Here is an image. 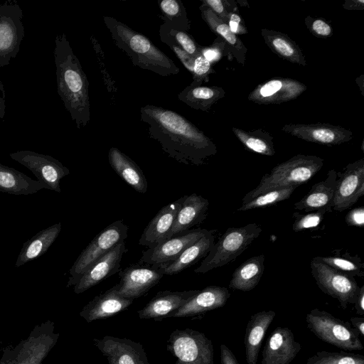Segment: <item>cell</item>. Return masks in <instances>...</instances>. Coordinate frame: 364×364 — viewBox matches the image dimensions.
Wrapping results in <instances>:
<instances>
[{
    "label": "cell",
    "mask_w": 364,
    "mask_h": 364,
    "mask_svg": "<svg viewBox=\"0 0 364 364\" xmlns=\"http://www.w3.org/2000/svg\"><path fill=\"white\" fill-rule=\"evenodd\" d=\"M301 350L288 327L278 326L270 333L262 352L261 364H290Z\"/></svg>",
    "instance_id": "18"
},
{
    "label": "cell",
    "mask_w": 364,
    "mask_h": 364,
    "mask_svg": "<svg viewBox=\"0 0 364 364\" xmlns=\"http://www.w3.org/2000/svg\"><path fill=\"white\" fill-rule=\"evenodd\" d=\"M264 270V255L250 257L235 270L229 287L242 291H251L259 284Z\"/></svg>",
    "instance_id": "31"
},
{
    "label": "cell",
    "mask_w": 364,
    "mask_h": 364,
    "mask_svg": "<svg viewBox=\"0 0 364 364\" xmlns=\"http://www.w3.org/2000/svg\"><path fill=\"white\" fill-rule=\"evenodd\" d=\"M129 227L123 220L109 225L82 251L70 269L68 287L75 285L81 275L99 258L128 237Z\"/></svg>",
    "instance_id": "8"
},
{
    "label": "cell",
    "mask_w": 364,
    "mask_h": 364,
    "mask_svg": "<svg viewBox=\"0 0 364 364\" xmlns=\"http://www.w3.org/2000/svg\"><path fill=\"white\" fill-rule=\"evenodd\" d=\"M225 94V90L218 86L190 85L178 95V98L194 109L208 112Z\"/></svg>",
    "instance_id": "34"
},
{
    "label": "cell",
    "mask_w": 364,
    "mask_h": 364,
    "mask_svg": "<svg viewBox=\"0 0 364 364\" xmlns=\"http://www.w3.org/2000/svg\"><path fill=\"white\" fill-rule=\"evenodd\" d=\"M221 364H240L232 351L225 344L220 346Z\"/></svg>",
    "instance_id": "50"
},
{
    "label": "cell",
    "mask_w": 364,
    "mask_h": 364,
    "mask_svg": "<svg viewBox=\"0 0 364 364\" xmlns=\"http://www.w3.org/2000/svg\"><path fill=\"white\" fill-rule=\"evenodd\" d=\"M323 166V159L318 156L297 154L264 175L258 186L245 194L242 204L272 189L289 186L296 188L311 179Z\"/></svg>",
    "instance_id": "4"
},
{
    "label": "cell",
    "mask_w": 364,
    "mask_h": 364,
    "mask_svg": "<svg viewBox=\"0 0 364 364\" xmlns=\"http://www.w3.org/2000/svg\"><path fill=\"white\" fill-rule=\"evenodd\" d=\"M311 33L317 37H329L332 35V28L325 20L316 18L309 22L306 20Z\"/></svg>",
    "instance_id": "47"
},
{
    "label": "cell",
    "mask_w": 364,
    "mask_h": 364,
    "mask_svg": "<svg viewBox=\"0 0 364 364\" xmlns=\"http://www.w3.org/2000/svg\"><path fill=\"white\" fill-rule=\"evenodd\" d=\"M164 275L159 266L131 265L119 271L120 281L117 284V292L124 298L134 300L157 284Z\"/></svg>",
    "instance_id": "14"
},
{
    "label": "cell",
    "mask_w": 364,
    "mask_h": 364,
    "mask_svg": "<svg viewBox=\"0 0 364 364\" xmlns=\"http://www.w3.org/2000/svg\"><path fill=\"white\" fill-rule=\"evenodd\" d=\"M213 230L191 229L166 239L153 248L142 252L139 264L164 266L173 262L190 245Z\"/></svg>",
    "instance_id": "12"
},
{
    "label": "cell",
    "mask_w": 364,
    "mask_h": 364,
    "mask_svg": "<svg viewBox=\"0 0 364 364\" xmlns=\"http://www.w3.org/2000/svg\"><path fill=\"white\" fill-rule=\"evenodd\" d=\"M41 183L18 170L0 163V191L14 195H30L43 189Z\"/></svg>",
    "instance_id": "32"
},
{
    "label": "cell",
    "mask_w": 364,
    "mask_h": 364,
    "mask_svg": "<svg viewBox=\"0 0 364 364\" xmlns=\"http://www.w3.org/2000/svg\"><path fill=\"white\" fill-rule=\"evenodd\" d=\"M159 6L164 23L171 28L186 32L191 29V21L181 0H161Z\"/></svg>",
    "instance_id": "37"
},
{
    "label": "cell",
    "mask_w": 364,
    "mask_h": 364,
    "mask_svg": "<svg viewBox=\"0 0 364 364\" xmlns=\"http://www.w3.org/2000/svg\"><path fill=\"white\" fill-rule=\"evenodd\" d=\"M345 221L349 226L363 228L364 207L360 206L350 210L345 217Z\"/></svg>",
    "instance_id": "48"
},
{
    "label": "cell",
    "mask_w": 364,
    "mask_h": 364,
    "mask_svg": "<svg viewBox=\"0 0 364 364\" xmlns=\"http://www.w3.org/2000/svg\"><path fill=\"white\" fill-rule=\"evenodd\" d=\"M159 31L169 36L190 55L196 58L201 54L203 46L198 44L186 31L171 28L165 23L160 26Z\"/></svg>",
    "instance_id": "41"
},
{
    "label": "cell",
    "mask_w": 364,
    "mask_h": 364,
    "mask_svg": "<svg viewBox=\"0 0 364 364\" xmlns=\"http://www.w3.org/2000/svg\"><path fill=\"white\" fill-rule=\"evenodd\" d=\"M326 213L323 210L309 212L304 215L294 213L295 220L292 225L293 230L294 232H299L317 227L323 220L324 215Z\"/></svg>",
    "instance_id": "42"
},
{
    "label": "cell",
    "mask_w": 364,
    "mask_h": 364,
    "mask_svg": "<svg viewBox=\"0 0 364 364\" xmlns=\"http://www.w3.org/2000/svg\"><path fill=\"white\" fill-rule=\"evenodd\" d=\"M215 232L216 230H213L190 245L173 262L164 266H159L162 273L164 275L178 274L205 257L215 243Z\"/></svg>",
    "instance_id": "29"
},
{
    "label": "cell",
    "mask_w": 364,
    "mask_h": 364,
    "mask_svg": "<svg viewBox=\"0 0 364 364\" xmlns=\"http://www.w3.org/2000/svg\"><path fill=\"white\" fill-rule=\"evenodd\" d=\"M230 296L228 288L208 286L193 296L186 304L167 315L166 318H183L200 315L223 307Z\"/></svg>",
    "instance_id": "20"
},
{
    "label": "cell",
    "mask_w": 364,
    "mask_h": 364,
    "mask_svg": "<svg viewBox=\"0 0 364 364\" xmlns=\"http://www.w3.org/2000/svg\"><path fill=\"white\" fill-rule=\"evenodd\" d=\"M337 178V172L330 170L326 179L315 183L308 193L294 204V208L307 213L319 210L331 212Z\"/></svg>",
    "instance_id": "25"
},
{
    "label": "cell",
    "mask_w": 364,
    "mask_h": 364,
    "mask_svg": "<svg viewBox=\"0 0 364 364\" xmlns=\"http://www.w3.org/2000/svg\"><path fill=\"white\" fill-rule=\"evenodd\" d=\"M212 68L211 63L207 60L202 54L198 55L194 60L192 72L193 81L191 85H201L203 82L208 81L209 75L215 73Z\"/></svg>",
    "instance_id": "43"
},
{
    "label": "cell",
    "mask_w": 364,
    "mask_h": 364,
    "mask_svg": "<svg viewBox=\"0 0 364 364\" xmlns=\"http://www.w3.org/2000/svg\"><path fill=\"white\" fill-rule=\"evenodd\" d=\"M337 176L333 209L342 212L364 195V159L350 163Z\"/></svg>",
    "instance_id": "13"
},
{
    "label": "cell",
    "mask_w": 364,
    "mask_h": 364,
    "mask_svg": "<svg viewBox=\"0 0 364 364\" xmlns=\"http://www.w3.org/2000/svg\"><path fill=\"white\" fill-rule=\"evenodd\" d=\"M186 196L164 206L144 228L139 240L140 245L153 248L165 240Z\"/></svg>",
    "instance_id": "21"
},
{
    "label": "cell",
    "mask_w": 364,
    "mask_h": 364,
    "mask_svg": "<svg viewBox=\"0 0 364 364\" xmlns=\"http://www.w3.org/2000/svg\"><path fill=\"white\" fill-rule=\"evenodd\" d=\"M306 364H364V356L348 351H318L308 358Z\"/></svg>",
    "instance_id": "40"
},
{
    "label": "cell",
    "mask_w": 364,
    "mask_h": 364,
    "mask_svg": "<svg viewBox=\"0 0 364 364\" xmlns=\"http://www.w3.org/2000/svg\"><path fill=\"white\" fill-rule=\"evenodd\" d=\"M199 9L202 18L210 29L225 42L228 55L235 58L237 63L244 65L247 49L243 43L231 31L228 23L216 16L207 6L202 4Z\"/></svg>",
    "instance_id": "27"
},
{
    "label": "cell",
    "mask_w": 364,
    "mask_h": 364,
    "mask_svg": "<svg viewBox=\"0 0 364 364\" xmlns=\"http://www.w3.org/2000/svg\"><path fill=\"white\" fill-rule=\"evenodd\" d=\"M159 36L161 42L166 44L171 50L176 54L183 66L191 73L193 72L194 65V57L190 55L183 49L175 43L169 36L164 32L159 31Z\"/></svg>",
    "instance_id": "44"
},
{
    "label": "cell",
    "mask_w": 364,
    "mask_h": 364,
    "mask_svg": "<svg viewBox=\"0 0 364 364\" xmlns=\"http://www.w3.org/2000/svg\"><path fill=\"white\" fill-rule=\"evenodd\" d=\"M282 130L304 141L326 146L341 144L353 137L350 130L326 123L289 124L284 125Z\"/></svg>",
    "instance_id": "15"
},
{
    "label": "cell",
    "mask_w": 364,
    "mask_h": 364,
    "mask_svg": "<svg viewBox=\"0 0 364 364\" xmlns=\"http://www.w3.org/2000/svg\"><path fill=\"white\" fill-rule=\"evenodd\" d=\"M141 120L148 124L150 138L176 161L200 166L217 153L213 141L185 117L173 110L147 105L140 109Z\"/></svg>",
    "instance_id": "1"
},
{
    "label": "cell",
    "mask_w": 364,
    "mask_h": 364,
    "mask_svg": "<svg viewBox=\"0 0 364 364\" xmlns=\"http://www.w3.org/2000/svg\"><path fill=\"white\" fill-rule=\"evenodd\" d=\"M103 19L114 44L126 53L134 65L164 77L179 73L174 62L147 37L114 17Z\"/></svg>",
    "instance_id": "3"
},
{
    "label": "cell",
    "mask_w": 364,
    "mask_h": 364,
    "mask_svg": "<svg viewBox=\"0 0 364 364\" xmlns=\"http://www.w3.org/2000/svg\"><path fill=\"white\" fill-rule=\"evenodd\" d=\"M132 302L133 299L124 298L118 294L116 284L94 297L84 306L80 314L87 323H90L112 316L127 309Z\"/></svg>",
    "instance_id": "22"
},
{
    "label": "cell",
    "mask_w": 364,
    "mask_h": 364,
    "mask_svg": "<svg viewBox=\"0 0 364 364\" xmlns=\"http://www.w3.org/2000/svg\"><path fill=\"white\" fill-rule=\"evenodd\" d=\"M343 7L348 10H363L364 9L363 0H346Z\"/></svg>",
    "instance_id": "53"
},
{
    "label": "cell",
    "mask_w": 364,
    "mask_h": 364,
    "mask_svg": "<svg viewBox=\"0 0 364 364\" xmlns=\"http://www.w3.org/2000/svg\"><path fill=\"white\" fill-rule=\"evenodd\" d=\"M208 206L209 201L202 196L196 193L186 196L166 240L203 223L206 218Z\"/></svg>",
    "instance_id": "24"
},
{
    "label": "cell",
    "mask_w": 364,
    "mask_h": 364,
    "mask_svg": "<svg viewBox=\"0 0 364 364\" xmlns=\"http://www.w3.org/2000/svg\"><path fill=\"white\" fill-rule=\"evenodd\" d=\"M51 335L31 336L23 344L12 364H41L55 343Z\"/></svg>",
    "instance_id": "35"
},
{
    "label": "cell",
    "mask_w": 364,
    "mask_h": 364,
    "mask_svg": "<svg viewBox=\"0 0 364 364\" xmlns=\"http://www.w3.org/2000/svg\"><path fill=\"white\" fill-rule=\"evenodd\" d=\"M309 331L322 341L346 351L363 349L359 334L351 325L317 308L306 316Z\"/></svg>",
    "instance_id": "6"
},
{
    "label": "cell",
    "mask_w": 364,
    "mask_h": 364,
    "mask_svg": "<svg viewBox=\"0 0 364 364\" xmlns=\"http://www.w3.org/2000/svg\"><path fill=\"white\" fill-rule=\"evenodd\" d=\"M10 157L29 169L43 188L61 192L60 180L70 173L69 169L51 156L30 150L9 154Z\"/></svg>",
    "instance_id": "11"
},
{
    "label": "cell",
    "mask_w": 364,
    "mask_h": 364,
    "mask_svg": "<svg viewBox=\"0 0 364 364\" xmlns=\"http://www.w3.org/2000/svg\"><path fill=\"white\" fill-rule=\"evenodd\" d=\"M6 114V101L4 97H0V118L3 119Z\"/></svg>",
    "instance_id": "54"
},
{
    "label": "cell",
    "mask_w": 364,
    "mask_h": 364,
    "mask_svg": "<svg viewBox=\"0 0 364 364\" xmlns=\"http://www.w3.org/2000/svg\"><path fill=\"white\" fill-rule=\"evenodd\" d=\"M232 132L248 149L262 155H274L273 138L268 132L263 130L249 132L235 127L232 128Z\"/></svg>",
    "instance_id": "36"
},
{
    "label": "cell",
    "mask_w": 364,
    "mask_h": 364,
    "mask_svg": "<svg viewBox=\"0 0 364 364\" xmlns=\"http://www.w3.org/2000/svg\"><path fill=\"white\" fill-rule=\"evenodd\" d=\"M307 87L298 80L277 77L259 85L248 95V100L259 105L281 104L297 98Z\"/></svg>",
    "instance_id": "16"
},
{
    "label": "cell",
    "mask_w": 364,
    "mask_h": 364,
    "mask_svg": "<svg viewBox=\"0 0 364 364\" xmlns=\"http://www.w3.org/2000/svg\"><path fill=\"white\" fill-rule=\"evenodd\" d=\"M228 25L231 31L236 36L237 34L242 35L247 33L245 22L241 16L235 12L230 14Z\"/></svg>",
    "instance_id": "49"
},
{
    "label": "cell",
    "mask_w": 364,
    "mask_h": 364,
    "mask_svg": "<svg viewBox=\"0 0 364 364\" xmlns=\"http://www.w3.org/2000/svg\"><path fill=\"white\" fill-rule=\"evenodd\" d=\"M199 290L158 292L138 314L142 319L164 318L167 315L186 304Z\"/></svg>",
    "instance_id": "23"
},
{
    "label": "cell",
    "mask_w": 364,
    "mask_h": 364,
    "mask_svg": "<svg viewBox=\"0 0 364 364\" xmlns=\"http://www.w3.org/2000/svg\"><path fill=\"white\" fill-rule=\"evenodd\" d=\"M355 309L356 314L359 315L364 314V285L360 287L359 293L356 297L355 303Z\"/></svg>",
    "instance_id": "51"
},
{
    "label": "cell",
    "mask_w": 364,
    "mask_h": 364,
    "mask_svg": "<svg viewBox=\"0 0 364 364\" xmlns=\"http://www.w3.org/2000/svg\"><path fill=\"white\" fill-rule=\"evenodd\" d=\"M262 231V228L256 223L228 228L194 272L206 273L235 260L259 237Z\"/></svg>",
    "instance_id": "5"
},
{
    "label": "cell",
    "mask_w": 364,
    "mask_h": 364,
    "mask_svg": "<svg viewBox=\"0 0 364 364\" xmlns=\"http://www.w3.org/2000/svg\"><path fill=\"white\" fill-rule=\"evenodd\" d=\"M23 12L16 1L0 5V69L10 64L20 50L24 37ZM0 88L4 96L3 85Z\"/></svg>",
    "instance_id": "9"
},
{
    "label": "cell",
    "mask_w": 364,
    "mask_h": 364,
    "mask_svg": "<svg viewBox=\"0 0 364 364\" xmlns=\"http://www.w3.org/2000/svg\"><path fill=\"white\" fill-rule=\"evenodd\" d=\"M167 350L176 358L174 364H214L212 341L196 330L173 331L167 341Z\"/></svg>",
    "instance_id": "7"
},
{
    "label": "cell",
    "mask_w": 364,
    "mask_h": 364,
    "mask_svg": "<svg viewBox=\"0 0 364 364\" xmlns=\"http://www.w3.org/2000/svg\"><path fill=\"white\" fill-rule=\"evenodd\" d=\"M350 321L351 326L359 336H364V318L354 316L350 318Z\"/></svg>",
    "instance_id": "52"
},
{
    "label": "cell",
    "mask_w": 364,
    "mask_h": 364,
    "mask_svg": "<svg viewBox=\"0 0 364 364\" xmlns=\"http://www.w3.org/2000/svg\"><path fill=\"white\" fill-rule=\"evenodd\" d=\"M261 34L267 46L278 56L293 63L306 65L302 50L287 35L267 28H262Z\"/></svg>",
    "instance_id": "33"
},
{
    "label": "cell",
    "mask_w": 364,
    "mask_h": 364,
    "mask_svg": "<svg viewBox=\"0 0 364 364\" xmlns=\"http://www.w3.org/2000/svg\"><path fill=\"white\" fill-rule=\"evenodd\" d=\"M108 161L113 170L133 189L141 193L147 191L148 183L140 167L118 148L111 147Z\"/></svg>",
    "instance_id": "28"
},
{
    "label": "cell",
    "mask_w": 364,
    "mask_h": 364,
    "mask_svg": "<svg viewBox=\"0 0 364 364\" xmlns=\"http://www.w3.org/2000/svg\"><path fill=\"white\" fill-rule=\"evenodd\" d=\"M127 249L122 241L111 250L96 260L74 285V291L80 294L95 286L103 279L118 272L122 257Z\"/></svg>",
    "instance_id": "19"
},
{
    "label": "cell",
    "mask_w": 364,
    "mask_h": 364,
    "mask_svg": "<svg viewBox=\"0 0 364 364\" xmlns=\"http://www.w3.org/2000/svg\"><path fill=\"white\" fill-rule=\"evenodd\" d=\"M310 267L318 288L323 293L337 299L343 309L348 304L355 303L360 287L354 277L336 270L316 257L311 261Z\"/></svg>",
    "instance_id": "10"
},
{
    "label": "cell",
    "mask_w": 364,
    "mask_h": 364,
    "mask_svg": "<svg viewBox=\"0 0 364 364\" xmlns=\"http://www.w3.org/2000/svg\"><path fill=\"white\" fill-rule=\"evenodd\" d=\"M275 316V311L269 310L255 313L250 317L244 338L247 364L257 363L262 340Z\"/></svg>",
    "instance_id": "26"
},
{
    "label": "cell",
    "mask_w": 364,
    "mask_h": 364,
    "mask_svg": "<svg viewBox=\"0 0 364 364\" xmlns=\"http://www.w3.org/2000/svg\"><path fill=\"white\" fill-rule=\"evenodd\" d=\"M61 223H58L43 229L24 242L17 257L15 266L19 267L47 252L55 242L61 230Z\"/></svg>",
    "instance_id": "30"
},
{
    "label": "cell",
    "mask_w": 364,
    "mask_h": 364,
    "mask_svg": "<svg viewBox=\"0 0 364 364\" xmlns=\"http://www.w3.org/2000/svg\"><path fill=\"white\" fill-rule=\"evenodd\" d=\"M53 54L58 94L80 129L90 119L88 80L65 33L56 35Z\"/></svg>",
    "instance_id": "2"
},
{
    "label": "cell",
    "mask_w": 364,
    "mask_h": 364,
    "mask_svg": "<svg viewBox=\"0 0 364 364\" xmlns=\"http://www.w3.org/2000/svg\"><path fill=\"white\" fill-rule=\"evenodd\" d=\"M295 189L296 187L289 186L277 188L263 192L248 202L242 204L238 210L245 211L275 204L290 198Z\"/></svg>",
    "instance_id": "39"
},
{
    "label": "cell",
    "mask_w": 364,
    "mask_h": 364,
    "mask_svg": "<svg viewBox=\"0 0 364 364\" xmlns=\"http://www.w3.org/2000/svg\"><path fill=\"white\" fill-rule=\"evenodd\" d=\"M93 341L109 364H149L146 352L139 343L111 336L95 338Z\"/></svg>",
    "instance_id": "17"
},
{
    "label": "cell",
    "mask_w": 364,
    "mask_h": 364,
    "mask_svg": "<svg viewBox=\"0 0 364 364\" xmlns=\"http://www.w3.org/2000/svg\"><path fill=\"white\" fill-rule=\"evenodd\" d=\"M201 54L210 63H215L228 54L226 43L218 36L210 46L202 47Z\"/></svg>",
    "instance_id": "46"
},
{
    "label": "cell",
    "mask_w": 364,
    "mask_h": 364,
    "mask_svg": "<svg viewBox=\"0 0 364 364\" xmlns=\"http://www.w3.org/2000/svg\"><path fill=\"white\" fill-rule=\"evenodd\" d=\"M316 258L336 270L352 277L364 276V264L358 255H351L345 252L342 255Z\"/></svg>",
    "instance_id": "38"
},
{
    "label": "cell",
    "mask_w": 364,
    "mask_h": 364,
    "mask_svg": "<svg viewBox=\"0 0 364 364\" xmlns=\"http://www.w3.org/2000/svg\"><path fill=\"white\" fill-rule=\"evenodd\" d=\"M201 2L227 23L230 14L235 12V5H233V1L227 0H201Z\"/></svg>",
    "instance_id": "45"
}]
</instances>
